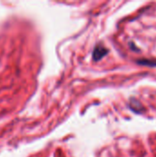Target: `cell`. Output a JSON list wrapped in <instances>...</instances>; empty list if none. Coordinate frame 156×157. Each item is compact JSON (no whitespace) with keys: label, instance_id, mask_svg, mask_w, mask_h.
Wrapping results in <instances>:
<instances>
[{"label":"cell","instance_id":"cell-1","mask_svg":"<svg viewBox=\"0 0 156 157\" xmlns=\"http://www.w3.org/2000/svg\"><path fill=\"white\" fill-rule=\"evenodd\" d=\"M108 49H106L105 47H103L101 45L96 47L95 50H94V52H93V58H94V60H96V61L100 60L101 58H103L108 53Z\"/></svg>","mask_w":156,"mask_h":157}]
</instances>
